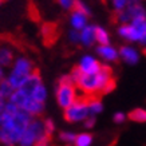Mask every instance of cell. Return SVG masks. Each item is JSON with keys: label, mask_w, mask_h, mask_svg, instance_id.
Wrapping results in <instances>:
<instances>
[{"label": "cell", "mask_w": 146, "mask_h": 146, "mask_svg": "<svg viewBox=\"0 0 146 146\" xmlns=\"http://www.w3.org/2000/svg\"><path fill=\"white\" fill-rule=\"evenodd\" d=\"M75 86L80 97L90 98L98 97L101 94L111 93L115 89V79L113 70L109 64H102L101 70L95 74H80Z\"/></svg>", "instance_id": "6da1fadb"}, {"label": "cell", "mask_w": 146, "mask_h": 146, "mask_svg": "<svg viewBox=\"0 0 146 146\" xmlns=\"http://www.w3.org/2000/svg\"><path fill=\"white\" fill-rule=\"evenodd\" d=\"M32 117L19 109L15 113H0V143L3 146H18L19 139Z\"/></svg>", "instance_id": "7a4b0ae2"}, {"label": "cell", "mask_w": 146, "mask_h": 146, "mask_svg": "<svg viewBox=\"0 0 146 146\" xmlns=\"http://www.w3.org/2000/svg\"><path fill=\"white\" fill-rule=\"evenodd\" d=\"M34 71H35V64H34V62H32L30 58L20 55V56L15 58L12 66L9 67L8 72H7V75H5V79L12 84V87L15 90L20 89V86L23 84V82L31 75Z\"/></svg>", "instance_id": "3957f363"}, {"label": "cell", "mask_w": 146, "mask_h": 146, "mask_svg": "<svg viewBox=\"0 0 146 146\" xmlns=\"http://www.w3.org/2000/svg\"><path fill=\"white\" fill-rule=\"evenodd\" d=\"M79 97V91L76 89L75 83L71 80L68 74H64L58 79L56 87H55V99H56L58 106L60 109H63V110L67 109Z\"/></svg>", "instance_id": "277c9868"}, {"label": "cell", "mask_w": 146, "mask_h": 146, "mask_svg": "<svg viewBox=\"0 0 146 146\" xmlns=\"http://www.w3.org/2000/svg\"><path fill=\"white\" fill-rule=\"evenodd\" d=\"M146 28V19L145 20H134V22L126 23V24H119L117 28V34L119 38L131 43H141L143 34Z\"/></svg>", "instance_id": "5b68a950"}, {"label": "cell", "mask_w": 146, "mask_h": 146, "mask_svg": "<svg viewBox=\"0 0 146 146\" xmlns=\"http://www.w3.org/2000/svg\"><path fill=\"white\" fill-rule=\"evenodd\" d=\"M47 134L44 131V123L43 119L38 118H32V121L28 123L26 130L23 131L22 137L19 139L18 146H34L40 138L46 137ZM48 137V135H47Z\"/></svg>", "instance_id": "8992f818"}, {"label": "cell", "mask_w": 146, "mask_h": 146, "mask_svg": "<svg viewBox=\"0 0 146 146\" xmlns=\"http://www.w3.org/2000/svg\"><path fill=\"white\" fill-rule=\"evenodd\" d=\"M90 115L89 106H87V98L79 97L72 105L63 110L64 121L68 123H82Z\"/></svg>", "instance_id": "52a82bcc"}, {"label": "cell", "mask_w": 146, "mask_h": 146, "mask_svg": "<svg viewBox=\"0 0 146 146\" xmlns=\"http://www.w3.org/2000/svg\"><path fill=\"white\" fill-rule=\"evenodd\" d=\"M146 19V8L142 3L129 4L123 11L115 13V20L119 24L134 22V20H145Z\"/></svg>", "instance_id": "ba28073f"}, {"label": "cell", "mask_w": 146, "mask_h": 146, "mask_svg": "<svg viewBox=\"0 0 146 146\" xmlns=\"http://www.w3.org/2000/svg\"><path fill=\"white\" fill-rule=\"evenodd\" d=\"M103 63H101L94 55L86 54L79 59V62L76 64V68L80 71V74H95L101 70Z\"/></svg>", "instance_id": "9c48e42d"}, {"label": "cell", "mask_w": 146, "mask_h": 146, "mask_svg": "<svg viewBox=\"0 0 146 146\" xmlns=\"http://www.w3.org/2000/svg\"><path fill=\"white\" fill-rule=\"evenodd\" d=\"M95 52L102 60L105 62V64H111L115 63L119 59V54H118V48L111 44H98L95 48Z\"/></svg>", "instance_id": "30bf717a"}, {"label": "cell", "mask_w": 146, "mask_h": 146, "mask_svg": "<svg viewBox=\"0 0 146 146\" xmlns=\"http://www.w3.org/2000/svg\"><path fill=\"white\" fill-rule=\"evenodd\" d=\"M118 54H119V59H122L126 64L135 66L139 62V51L130 43L121 46L118 48Z\"/></svg>", "instance_id": "8fae6325"}, {"label": "cell", "mask_w": 146, "mask_h": 146, "mask_svg": "<svg viewBox=\"0 0 146 146\" xmlns=\"http://www.w3.org/2000/svg\"><path fill=\"white\" fill-rule=\"evenodd\" d=\"M44 105L46 103H40V102L35 101L34 98H31L30 95H27L20 109L26 111L27 114H30L32 118H38L44 113Z\"/></svg>", "instance_id": "7c38bea8"}, {"label": "cell", "mask_w": 146, "mask_h": 146, "mask_svg": "<svg viewBox=\"0 0 146 146\" xmlns=\"http://www.w3.org/2000/svg\"><path fill=\"white\" fill-rule=\"evenodd\" d=\"M16 58V52L11 44L8 43H1L0 44V66L3 68H9L12 66L13 60Z\"/></svg>", "instance_id": "4fadbf2b"}, {"label": "cell", "mask_w": 146, "mask_h": 146, "mask_svg": "<svg viewBox=\"0 0 146 146\" xmlns=\"http://www.w3.org/2000/svg\"><path fill=\"white\" fill-rule=\"evenodd\" d=\"M95 28L97 26L95 24H87V26L82 28L79 31V44H82L83 47L89 48V47H93V46L97 44L95 42Z\"/></svg>", "instance_id": "5bb4252c"}, {"label": "cell", "mask_w": 146, "mask_h": 146, "mask_svg": "<svg viewBox=\"0 0 146 146\" xmlns=\"http://www.w3.org/2000/svg\"><path fill=\"white\" fill-rule=\"evenodd\" d=\"M89 15H86V13L80 12L78 9H72L70 13V26L72 30H76V31H80L82 28L89 24Z\"/></svg>", "instance_id": "9a60e30c"}, {"label": "cell", "mask_w": 146, "mask_h": 146, "mask_svg": "<svg viewBox=\"0 0 146 146\" xmlns=\"http://www.w3.org/2000/svg\"><path fill=\"white\" fill-rule=\"evenodd\" d=\"M40 83H43V79H42V75H40L38 71H34L31 75L28 76L24 82H23V84L20 86V90H22L23 93H26L27 95H31V93L34 91V90L39 86Z\"/></svg>", "instance_id": "2e32d148"}, {"label": "cell", "mask_w": 146, "mask_h": 146, "mask_svg": "<svg viewBox=\"0 0 146 146\" xmlns=\"http://www.w3.org/2000/svg\"><path fill=\"white\" fill-rule=\"evenodd\" d=\"M87 106H89L90 115L97 117L103 111V103H102L99 97H90L87 98Z\"/></svg>", "instance_id": "e0dca14e"}, {"label": "cell", "mask_w": 146, "mask_h": 146, "mask_svg": "<svg viewBox=\"0 0 146 146\" xmlns=\"http://www.w3.org/2000/svg\"><path fill=\"white\" fill-rule=\"evenodd\" d=\"M95 42H97V44H110V32L107 31L105 27L97 26V28H95Z\"/></svg>", "instance_id": "ac0fdd59"}, {"label": "cell", "mask_w": 146, "mask_h": 146, "mask_svg": "<svg viewBox=\"0 0 146 146\" xmlns=\"http://www.w3.org/2000/svg\"><path fill=\"white\" fill-rule=\"evenodd\" d=\"M127 119L133 121L135 123H146V109L137 107V109L131 110L127 114Z\"/></svg>", "instance_id": "d6986e66"}, {"label": "cell", "mask_w": 146, "mask_h": 146, "mask_svg": "<svg viewBox=\"0 0 146 146\" xmlns=\"http://www.w3.org/2000/svg\"><path fill=\"white\" fill-rule=\"evenodd\" d=\"M30 97L34 98L35 101L40 102V103H46L47 98H48V90H47V87L44 86V83H40L39 86L31 93Z\"/></svg>", "instance_id": "ffe728a7"}, {"label": "cell", "mask_w": 146, "mask_h": 146, "mask_svg": "<svg viewBox=\"0 0 146 146\" xmlns=\"http://www.w3.org/2000/svg\"><path fill=\"white\" fill-rule=\"evenodd\" d=\"M93 141H94L93 134L89 133V131H83V133L76 134L75 141H74L72 146H91Z\"/></svg>", "instance_id": "44dd1931"}, {"label": "cell", "mask_w": 146, "mask_h": 146, "mask_svg": "<svg viewBox=\"0 0 146 146\" xmlns=\"http://www.w3.org/2000/svg\"><path fill=\"white\" fill-rule=\"evenodd\" d=\"M76 134L74 131H60L58 134V142L62 143L63 146H72L74 141H75Z\"/></svg>", "instance_id": "7402d4cb"}, {"label": "cell", "mask_w": 146, "mask_h": 146, "mask_svg": "<svg viewBox=\"0 0 146 146\" xmlns=\"http://www.w3.org/2000/svg\"><path fill=\"white\" fill-rule=\"evenodd\" d=\"M13 91H15V89H13L12 84L9 83L5 78L0 80V95L4 98L5 101H8L9 97L13 94Z\"/></svg>", "instance_id": "603a6c76"}, {"label": "cell", "mask_w": 146, "mask_h": 146, "mask_svg": "<svg viewBox=\"0 0 146 146\" xmlns=\"http://www.w3.org/2000/svg\"><path fill=\"white\" fill-rule=\"evenodd\" d=\"M111 7L114 9V12H119V11H123L126 7L129 5V0H110Z\"/></svg>", "instance_id": "cb8c5ba5"}, {"label": "cell", "mask_w": 146, "mask_h": 146, "mask_svg": "<svg viewBox=\"0 0 146 146\" xmlns=\"http://www.w3.org/2000/svg\"><path fill=\"white\" fill-rule=\"evenodd\" d=\"M43 123H44L46 134H47L48 137H51V135L55 133V122H54L51 118H46V119H43Z\"/></svg>", "instance_id": "d4e9b609"}, {"label": "cell", "mask_w": 146, "mask_h": 146, "mask_svg": "<svg viewBox=\"0 0 146 146\" xmlns=\"http://www.w3.org/2000/svg\"><path fill=\"white\" fill-rule=\"evenodd\" d=\"M74 9H78V11L86 13V15H89V16L91 15V9H90V7L87 5V3H84L83 0H76Z\"/></svg>", "instance_id": "484cf974"}, {"label": "cell", "mask_w": 146, "mask_h": 146, "mask_svg": "<svg viewBox=\"0 0 146 146\" xmlns=\"http://www.w3.org/2000/svg\"><path fill=\"white\" fill-rule=\"evenodd\" d=\"M76 0H58V4L63 11H72Z\"/></svg>", "instance_id": "4316f807"}, {"label": "cell", "mask_w": 146, "mask_h": 146, "mask_svg": "<svg viewBox=\"0 0 146 146\" xmlns=\"http://www.w3.org/2000/svg\"><path fill=\"white\" fill-rule=\"evenodd\" d=\"M127 121V114H125L123 111H117L113 115V122L115 125H123Z\"/></svg>", "instance_id": "83f0119b"}, {"label": "cell", "mask_w": 146, "mask_h": 146, "mask_svg": "<svg viewBox=\"0 0 146 146\" xmlns=\"http://www.w3.org/2000/svg\"><path fill=\"white\" fill-rule=\"evenodd\" d=\"M67 39L71 44H79V31L71 28L70 31L67 32Z\"/></svg>", "instance_id": "f1b7e54d"}, {"label": "cell", "mask_w": 146, "mask_h": 146, "mask_svg": "<svg viewBox=\"0 0 146 146\" xmlns=\"http://www.w3.org/2000/svg\"><path fill=\"white\" fill-rule=\"evenodd\" d=\"M82 123H83V127L86 129V130H91V129H94L95 127V125H97V117L89 115Z\"/></svg>", "instance_id": "f546056e"}, {"label": "cell", "mask_w": 146, "mask_h": 146, "mask_svg": "<svg viewBox=\"0 0 146 146\" xmlns=\"http://www.w3.org/2000/svg\"><path fill=\"white\" fill-rule=\"evenodd\" d=\"M50 138L51 137H47V135L43 137V138H40L39 141L36 142L34 146H50Z\"/></svg>", "instance_id": "4dcf8cb0"}, {"label": "cell", "mask_w": 146, "mask_h": 146, "mask_svg": "<svg viewBox=\"0 0 146 146\" xmlns=\"http://www.w3.org/2000/svg\"><path fill=\"white\" fill-rule=\"evenodd\" d=\"M5 99L3 97H1V95H0V113H1V111L4 110V106H5Z\"/></svg>", "instance_id": "1f68e13d"}, {"label": "cell", "mask_w": 146, "mask_h": 146, "mask_svg": "<svg viewBox=\"0 0 146 146\" xmlns=\"http://www.w3.org/2000/svg\"><path fill=\"white\" fill-rule=\"evenodd\" d=\"M5 75H7V72H5V68H3V67L0 66V80L4 79Z\"/></svg>", "instance_id": "d6a6232c"}, {"label": "cell", "mask_w": 146, "mask_h": 146, "mask_svg": "<svg viewBox=\"0 0 146 146\" xmlns=\"http://www.w3.org/2000/svg\"><path fill=\"white\" fill-rule=\"evenodd\" d=\"M141 44L145 47L146 46V28H145V34H143V38H142V40H141Z\"/></svg>", "instance_id": "836d02e7"}, {"label": "cell", "mask_w": 146, "mask_h": 146, "mask_svg": "<svg viewBox=\"0 0 146 146\" xmlns=\"http://www.w3.org/2000/svg\"><path fill=\"white\" fill-rule=\"evenodd\" d=\"M143 54L146 55V46H145V48H143Z\"/></svg>", "instance_id": "e575fe53"}, {"label": "cell", "mask_w": 146, "mask_h": 146, "mask_svg": "<svg viewBox=\"0 0 146 146\" xmlns=\"http://www.w3.org/2000/svg\"><path fill=\"white\" fill-rule=\"evenodd\" d=\"M1 1H3V0H0V3H1Z\"/></svg>", "instance_id": "d590c367"}]
</instances>
